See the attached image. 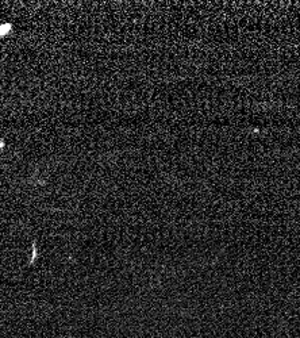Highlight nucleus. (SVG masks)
<instances>
[{
	"mask_svg": "<svg viewBox=\"0 0 300 338\" xmlns=\"http://www.w3.org/2000/svg\"><path fill=\"white\" fill-rule=\"evenodd\" d=\"M11 30V25H5V26H0V35H5L6 33H9Z\"/></svg>",
	"mask_w": 300,
	"mask_h": 338,
	"instance_id": "obj_1",
	"label": "nucleus"
}]
</instances>
